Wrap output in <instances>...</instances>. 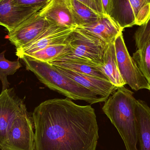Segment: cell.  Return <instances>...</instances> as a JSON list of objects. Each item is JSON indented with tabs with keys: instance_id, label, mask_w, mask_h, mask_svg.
<instances>
[{
	"instance_id": "4",
	"label": "cell",
	"mask_w": 150,
	"mask_h": 150,
	"mask_svg": "<svg viewBox=\"0 0 150 150\" xmlns=\"http://www.w3.org/2000/svg\"><path fill=\"white\" fill-rule=\"evenodd\" d=\"M108 44L78 27L68 38L64 53L48 62H74L101 66Z\"/></svg>"
},
{
	"instance_id": "12",
	"label": "cell",
	"mask_w": 150,
	"mask_h": 150,
	"mask_svg": "<svg viewBox=\"0 0 150 150\" xmlns=\"http://www.w3.org/2000/svg\"><path fill=\"white\" fill-rule=\"evenodd\" d=\"M53 66L62 74L100 97L108 98L110 95L117 89V87L110 81L79 74L67 69Z\"/></svg>"
},
{
	"instance_id": "11",
	"label": "cell",
	"mask_w": 150,
	"mask_h": 150,
	"mask_svg": "<svg viewBox=\"0 0 150 150\" xmlns=\"http://www.w3.org/2000/svg\"><path fill=\"white\" fill-rule=\"evenodd\" d=\"M40 16L52 24L66 27H76L67 0H49L38 11Z\"/></svg>"
},
{
	"instance_id": "3",
	"label": "cell",
	"mask_w": 150,
	"mask_h": 150,
	"mask_svg": "<svg viewBox=\"0 0 150 150\" xmlns=\"http://www.w3.org/2000/svg\"><path fill=\"white\" fill-rule=\"evenodd\" d=\"M19 58L23 61L27 69L34 73L41 83L67 98L83 100L91 104L105 102L107 100L79 84L48 62L38 60L28 55H22Z\"/></svg>"
},
{
	"instance_id": "27",
	"label": "cell",
	"mask_w": 150,
	"mask_h": 150,
	"mask_svg": "<svg viewBox=\"0 0 150 150\" xmlns=\"http://www.w3.org/2000/svg\"><path fill=\"white\" fill-rule=\"evenodd\" d=\"M149 90L150 91V88H149Z\"/></svg>"
},
{
	"instance_id": "29",
	"label": "cell",
	"mask_w": 150,
	"mask_h": 150,
	"mask_svg": "<svg viewBox=\"0 0 150 150\" xmlns=\"http://www.w3.org/2000/svg\"><path fill=\"white\" fill-rule=\"evenodd\" d=\"M0 149H1V148H0Z\"/></svg>"
},
{
	"instance_id": "15",
	"label": "cell",
	"mask_w": 150,
	"mask_h": 150,
	"mask_svg": "<svg viewBox=\"0 0 150 150\" xmlns=\"http://www.w3.org/2000/svg\"><path fill=\"white\" fill-rule=\"evenodd\" d=\"M100 67L109 81L115 87L126 85L118 68L114 42L108 44L103 57V64Z\"/></svg>"
},
{
	"instance_id": "2",
	"label": "cell",
	"mask_w": 150,
	"mask_h": 150,
	"mask_svg": "<svg viewBox=\"0 0 150 150\" xmlns=\"http://www.w3.org/2000/svg\"><path fill=\"white\" fill-rule=\"evenodd\" d=\"M137 101L134 93L122 86L117 87L102 108L118 130L127 150H139L135 116Z\"/></svg>"
},
{
	"instance_id": "22",
	"label": "cell",
	"mask_w": 150,
	"mask_h": 150,
	"mask_svg": "<svg viewBox=\"0 0 150 150\" xmlns=\"http://www.w3.org/2000/svg\"><path fill=\"white\" fill-rule=\"evenodd\" d=\"M67 45H55L35 52L28 56L44 62H49L64 53Z\"/></svg>"
},
{
	"instance_id": "5",
	"label": "cell",
	"mask_w": 150,
	"mask_h": 150,
	"mask_svg": "<svg viewBox=\"0 0 150 150\" xmlns=\"http://www.w3.org/2000/svg\"><path fill=\"white\" fill-rule=\"evenodd\" d=\"M114 45L118 68L125 84L136 91L149 90V84L128 51L122 32L116 37Z\"/></svg>"
},
{
	"instance_id": "20",
	"label": "cell",
	"mask_w": 150,
	"mask_h": 150,
	"mask_svg": "<svg viewBox=\"0 0 150 150\" xmlns=\"http://www.w3.org/2000/svg\"><path fill=\"white\" fill-rule=\"evenodd\" d=\"M5 52L4 51L0 53V80L2 84V91L7 90L9 86L7 76L14 74L22 67L18 61H10L6 59L4 57Z\"/></svg>"
},
{
	"instance_id": "18",
	"label": "cell",
	"mask_w": 150,
	"mask_h": 150,
	"mask_svg": "<svg viewBox=\"0 0 150 150\" xmlns=\"http://www.w3.org/2000/svg\"><path fill=\"white\" fill-rule=\"evenodd\" d=\"M49 64L59 67L67 69L82 74L91 76L103 80L109 81L105 75L100 66H95L81 62H49Z\"/></svg>"
},
{
	"instance_id": "8",
	"label": "cell",
	"mask_w": 150,
	"mask_h": 150,
	"mask_svg": "<svg viewBox=\"0 0 150 150\" xmlns=\"http://www.w3.org/2000/svg\"><path fill=\"white\" fill-rule=\"evenodd\" d=\"M75 27H66L50 25L34 40L21 49H16V55H29L48 47L67 45L69 36Z\"/></svg>"
},
{
	"instance_id": "14",
	"label": "cell",
	"mask_w": 150,
	"mask_h": 150,
	"mask_svg": "<svg viewBox=\"0 0 150 150\" xmlns=\"http://www.w3.org/2000/svg\"><path fill=\"white\" fill-rule=\"evenodd\" d=\"M135 116L140 150H150V108L144 101H137Z\"/></svg>"
},
{
	"instance_id": "26",
	"label": "cell",
	"mask_w": 150,
	"mask_h": 150,
	"mask_svg": "<svg viewBox=\"0 0 150 150\" xmlns=\"http://www.w3.org/2000/svg\"><path fill=\"white\" fill-rule=\"evenodd\" d=\"M101 4L103 14L111 17L113 6V0H101Z\"/></svg>"
},
{
	"instance_id": "7",
	"label": "cell",
	"mask_w": 150,
	"mask_h": 150,
	"mask_svg": "<svg viewBox=\"0 0 150 150\" xmlns=\"http://www.w3.org/2000/svg\"><path fill=\"white\" fill-rule=\"evenodd\" d=\"M25 104L13 88L2 91L0 94V148L2 149L8 132Z\"/></svg>"
},
{
	"instance_id": "21",
	"label": "cell",
	"mask_w": 150,
	"mask_h": 150,
	"mask_svg": "<svg viewBox=\"0 0 150 150\" xmlns=\"http://www.w3.org/2000/svg\"><path fill=\"white\" fill-rule=\"evenodd\" d=\"M135 17L136 25L145 24L150 17V0H129Z\"/></svg>"
},
{
	"instance_id": "1",
	"label": "cell",
	"mask_w": 150,
	"mask_h": 150,
	"mask_svg": "<svg viewBox=\"0 0 150 150\" xmlns=\"http://www.w3.org/2000/svg\"><path fill=\"white\" fill-rule=\"evenodd\" d=\"M35 150H96L98 127L94 109L71 99L47 100L33 113Z\"/></svg>"
},
{
	"instance_id": "17",
	"label": "cell",
	"mask_w": 150,
	"mask_h": 150,
	"mask_svg": "<svg viewBox=\"0 0 150 150\" xmlns=\"http://www.w3.org/2000/svg\"><path fill=\"white\" fill-rule=\"evenodd\" d=\"M111 17L122 29L136 25L135 17L129 0H113Z\"/></svg>"
},
{
	"instance_id": "19",
	"label": "cell",
	"mask_w": 150,
	"mask_h": 150,
	"mask_svg": "<svg viewBox=\"0 0 150 150\" xmlns=\"http://www.w3.org/2000/svg\"><path fill=\"white\" fill-rule=\"evenodd\" d=\"M132 58L150 86V39L141 49L134 53Z\"/></svg>"
},
{
	"instance_id": "6",
	"label": "cell",
	"mask_w": 150,
	"mask_h": 150,
	"mask_svg": "<svg viewBox=\"0 0 150 150\" xmlns=\"http://www.w3.org/2000/svg\"><path fill=\"white\" fill-rule=\"evenodd\" d=\"M35 135L25 105L8 132L2 150H35Z\"/></svg>"
},
{
	"instance_id": "10",
	"label": "cell",
	"mask_w": 150,
	"mask_h": 150,
	"mask_svg": "<svg viewBox=\"0 0 150 150\" xmlns=\"http://www.w3.org/2000/svg\"><path fill=\"white\" fill-rule=\"evenodd\" d=\"M40 10L19 6L12 0H0V25L11 32Z\"/></svg>"
},
{
	"instance_id": "25",
	"label": "cell",
	"mask_w": 150,
	"mask_h": 150,
	"mask_svg": "<svg viewBox=\"0 0 150 150\" xmlns=\"http://www.w3.org/2000/svg\"><path fill=\"white\" fill-rule=\"evenodd\" d=\"M93 10L100 15H104L101 6V0H77Z\"/></svg>"
},
{
	"instance_id": "13",
	"label": "cell",
	"mask_w": 150,
	"mask_h": 150,
	"mask_svg": "<svg viewBox=\"0 0 150 150\" xmlns=\"http://www.w3.org/2000/svg\"><path fill=\"white\" fill-rule=\"evenodd\" d=\"M76 27L96 36L107 44L114 42L123 30L111 17L105 15L100 16L94 23Z\"/></svg>"
},
{
	"instance_id": "24",
	"label": "cell",
	"mask_w": 150,
	"mask_h": 150,
	"mask_svg": "<svg viewBox=\"0 0 150 150\" xmlns=\"http://www.w3.org/2000/svg\"><path fill=\"white\" fill-rule=\"evenodd\" d=\"M16 4L27 8L41 9L49 0H12Z\"/></svg>"
},
{
	"instance_id": "16",
	"label": "cell",
	"mask_w": 150,
	"mask_h": 150,
	"mask_svg": "<svg viewBox=\"0 0 150 150\" xmlns=\"http://www.w3.org/2000/svg\"><path fill=\"white\" fill-rule=\"evenodd\" d=\"M76 27L90 24L97 21L101 15L77 0H67Z\"/></svg>"
},
{
	"instance_id": "23",
	"label": "cell",
	"mask_w": 150,
	"mask_h": 150,
	"mask_svg": "<svg viewBox=\"0 0 150 150\" xmlns=\"http://www.w3.org/2000/svg\"><path fill=\"white\" fill-rule=\"evenodd\" d=\"M136 45L138 49H140L150 39V17L144 24L135 33Z\"/></svg>"
},
{
	"instance_id": "9",
	"label": "cell",
	"mask_w": 150,
	"mask_h": 150,
	"mask_svg": "<svg viewBox=\"0 0 150 150\" xmlns=\"http://www.w3.org/2000/svg\"><path fill=\"white\" fill-rule=\"evenodd\" d=\"M51 24L38 12L8 33V38L16 49H21L32 42Z\"/></svg>"
},
{
	"instance_id": "28",
	"label": "cell",
	"mask_w": 150,
	"mask_h": 150,
	"mask_svg": "<svg viewBox=\"0 0 150 150\" xmlns=\"http://www.w3.org/2000/svg\"><path fill=\"white\" fill-rule=\"evenodd\" d=\"M0 150H2L1 149H0Z\"/></svg>"
}]
</instances>
